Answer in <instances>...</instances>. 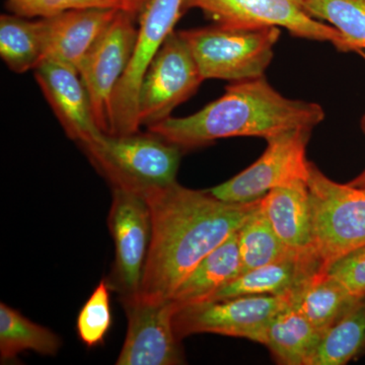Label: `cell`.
Segmentation results:
<instances>
[{"label":"cell","mask_w":365,"mask_h":365,"mask_svg":"<svg viewBox=\"0 0 365 365\" xmlns=\"http://www.w3.org/2000/svg\"><path fill=\"white\" fill-rule=\"evenodd\" d=\"M144 197L150 206L151 237L137 295L153 302L172 299L192 270L237 232L261 201L225 202L208 190L177 182Z\"/></svg>","instance_id":"6da1fadb"},{"label":"cell","mask_w":365,"mask_h":365,"mask_svg":"<svg viewBox=\"0 0 365 365\" xmlns=\"http://www.w3.org/2000/svg\"><path fill=\"white\" fill-rule=\"evenodd\" d=\"M324 118L321 106L284 97L262 76L230 83L222 97L200 111L168 118L148 131L187 151L228 137H263L267 140L294 129L314 130Z\"/></svg>","instance_id":"7a4b0ae2"},{"label":"cell","mask_w":365,"mask_h":365,"mask_svg":"<svg viewBox=\"0 0 365 365\" xmlns=\"http://www.w3.org/2000/svg\"><path fill=\"white\" fill-rule=\"evenodd\" d=\"M91 165L112 189L145 195L176 182L182 151L157 134L102 133L81 145Z\"/></svg>","instance_id":"3957f363"},{"label":"cell","mask_w":365,"mask_h":365,"mask_svg":"<svg viewBox=\"0 0 365 365\" xmlns=\"http://www.w3.org/2000/svg\"><path fill=\"white\" fill-rule=\"evenodd\" d=\"M205 79L241 81L264 76L280 28L235 29L220 25L179 31Z\"/></svg>","instance_id":"277c9868"},{"label":"cell","mask_w":365,"mask_h":365,"mask_svg":"<svg viewBox=\"0 0 365 365\" xmlns=\"http://www.w3.org/2000/svg\"><path fill=\"white\" fill-rule=\"evenodd\" d=\"M309 199L314 247L321 271L365 246V189L331 180L311 163Z\"/></svg>","instance_id":"5b68a950"},{"label":"cell","mask_w":365,"mask_h":365,"mask_svg":"<svg viewBox=\"0 0 365 365\" xmlns=\"http://www.w3.org/2000/svg\"><path fill=\"white\" fill-rule=\"evenodd\" d=\"M187 0H150L139 14L138 32L130 63L113 93L110 112L111 135L140 130L138 93L148 66L186 11Z\"/></svg>","instance_id":"8992f818"},{"label":"cell","mask_w":365,"mask_h":365,"mask_svg":"<svg viewBox=\"0 0 365 365\" xmlns=\"http://www.w3.org/2000/svg\"><path fill=\"white\" fill-rule=\"evenodd\" d=\"M200 9L216 25L235 29L283 28L302 39L332 44L350 52L345 38L332 26L312 18L302 0H187L186 11Z\"/></svg>","instance_id":"52a82bcc"},{"label":"cell","mask_w":365,"mask_h":365,"mask_svg":"<svg viewBox=\"0 0 365 365\" xmlns=\"http://www.w3.org/2000/svg\"><path fill=\"white\" fill-rule=\"evenodd\" d=\"M290 304L289 294L242 295L180 309L174 318L180 340L194 334H218L265 343L272 319Z\"/></svg>","instance_id":"ba28073f"},{"label":"cell","mask_w":365,"mask_h":365,"mask_svg":"<svg viewBox=\"0 0 365 365\" xmlns=\"http://www.w3.org/2000/svg\"><path fill=\"white\" fill-rule=\"evenodd\" d=\"M312 132L294 129L271 137L267 148L253 165L208 191L225 202L247 203L260 200L277 187L307 181L311 162L307 158V146Z\"/></svg>","instance_id":"9c48e42d"},{"label":"cell","mask_w":365,"mask_h":365,"mask_svg":"<svg viewBox=\"0 0 365 365\" xmlns=\"http://www.w3.org/2000/svg\"><path fill=\"white\" fill-rule=\"evenodd\" d=\"M204 81L179 32L165 41L144 74L138 93V120L146 128L172 117Z\"/></svg>","instance_id":"30bf717a"},{"label":"cell","mask_w":365,"mask_h":365,"mask_svg":"<svg viewBox=\"0 0 365 365\" xmlns=\"http://www.w3.org/2000/svg\"><path fill=\"white\" fill-rule=\"evenodd\" d=\"M138 26L120 9L78 67L98 128L109 134L113 93L130 63Z\"/></svg>","instance_id":"8fae6325"},{"label":"cell","mask_w":365,"mask_h":365,"mask_svg":"<svg viewBox=\"0 0 365 365\" xmlns=\"http://www.w3.org/2000/svg\"><path fill=\"white\" fill-rule=\"evenodd\" d=\"M112 191L108 225L114 241L115 261L108 283L120 297H132L139 294L150 248V206L141 194L122 189Z\"/></svg>","instance_id":"7c38bea8"},{"label":"cell","mask_w":365,"mask_h":365,"mask_svg":"<svg viewBox=\"0 0 365 365\" xmlns=\"http://www.w3.org/2000/svg\"><path fill=\"white\" fill-rule=\"evenodd\" d=\"M127 317V333L117 365H178L184 353L174 327L177 309L172 299L120 297Z\"/></svg>","instance_id":"4fadbf2b"},{"label":"cell","mask_w":365,"mask_h":365,"mask_svg":"<svg viewBox=\"0 0 365 365\" xmlns=\"http://www.w3.org/2000/svg\"><path fill=\"white\" fill-rule=\"evenodd\" d=\"M34 71L43 95L68 138L81 146L104 133L96 122L88 91L76 67L45 59Z\"/></svg>","instance_id":"5bb4252c"},{"label":"cell","mask_w":365,"mask_h":365,"mask_svg":"<svg viewBox=\"0 0 365 365\" xmlns=\"http://www.w3.org/2000/svg\"><path fill=\"white\" fill-rule=\"evenodd\" d=\"M119 11L74 9L41 19L44 31V60H58L78 69L91 46Z\"/></svg>","instance_id":"9a60e30c"},{"label":"cell","mask_w":365,"mask_h":365,"mask_svg":"<svg viewBox=\"0 0 365 365\" xmlns=\"http://www.w3.org/2000/svg\"><path fill=\"white\" fill-rule=\"evenodd\" d=\"M260 206L288 249L302 256L317 257L307 181L299 180L271 190L262 197Z\"/></svg>","instance_id":"2e32d148"},{"label":"cell","mask_w":365,"mask_h":365,"mask_svg":"<svg viewBox=\"0 0 365 365\" xmlns=\"http://www.w3.org/2000/svg\"><path fill=\"white\" fill-rule=\"evenodd\" d=\"M241 274L237 232L208 254L177 288L170 299L177 313L184 307L210 302L220 289Z\"/></svg>","instance_id":"e0dca14e"},{"label":"cell","mask_w":365,"mask_h":365,"mask_svg":"<svg viewBox=\"0 0 365 365\" xmlns=\"http://www.w3.org/2000/svg\"><path fill=\"white\" fill-rule=\"evenodd\" d=\"M317 271H321L317 257L292 255L282 260L242 273L220 289L210 302L242 295L288 294Z\"/></svg>","instance_id":"ac0fdd59"},{"label":"cell","mask_w":365,"mask_h":365,"mask_svg":"<svg viewBox=\"0 0 365 365\" xmlns=\"http://www.w3.org/2000/svg\"><path fill=\"white\" fill-rule=\"evenodd\" d=\"M289 299L290 306L324 333L360 299L352 297L329 272L317 271L290 292Z\"/></svg>","instance_id":"d6986e66"},{"label":"cell","mask_w":365,"mask_h":365,"mask_svg":"<svg viewBox=\"0 0 365 365\" xmlns=\"http://www.w3.org/2000/svg\"><path fill=\"white\" fill-rule=\"evenodd\" d=\"M322 335L323 332L289 304L271 322L264 345L277 364L309 365Z\"/></svg>","instance_id":"ffe728a7"},{"label":"cell","mask_w":365,"mask_h":365,"mask_svg":"<svg viewBox=\"0 0 365 365\" xmlns=\"http://www.w3.org/2000/svg\"><path fill=\"white\" fill-rule=\"evenodd\" d=\"M0 56L16 73L35 69L44 60V31L41 19L18 14L0 16Z\"/></svg>","instance_id":"44dd1931"},{"label":"cell","mask_w":365,"mask_h":365,"mask_svg":"<svg viewBox=\"0 0 365 365\" xmlns=\"http://www.w3.org/2000/svg\"><path fill=\"white\" fill-rule=\"evenodd\" d=\"M62 342L50 329L34 323L20 312L0 304V359L2 364L14 361L19 354L34 351L46 356L59 352Z\"/></svg>","instance_id":"7402d4cb"},{"label":"cell","mask_w":365,"mask_h":365,"mask_svg":"<svg viewBox=\"0 0 365 365\" xmlns=\"http://www.w3.org/2000/svg\"><path fill=\"white\" fill-rule=\"evenodd\" d=\"M365 352V297L322 335L309 365H343Z\"/></svg>","instance_id":"603a6c76"},{"label":"cell","mask_w":365,"mask_h":365,"mask_svg":"<svg viewBox=\"0 0 365 365\" xmlns=\"http://www.w3.org/2000/svg\"><path fill=\"white\" fill-rule=\"evenodd\" d=\"M237 241L242 273L297 254L281 242L260 205L237 230Z\"/></svg>","instance_id":"cb8c5ba5"},{"label":"cell","mask_w":365,"mask_h":365,"mask_svg":"<svg viewBox=\"0 0 365 365\" xmlns=\"http://www.w3.org/2000/svg\"><path fill=\"white\" fill-rule=\"evenodd\" d=\"M312 18L335 28L350 52L365 51V0H302Z\"/></svg>","instance_id":"d4e9b609"},{"label":"cell","mask_w":365,"mask_h":365,"mask_svg":"<svg viewBox=\"0 0 365 365\" xmlns=\"http://www.w3.org/2000/svg\"><path fill=\"white\" fill-rule=\"evenodd\" d=\"M107 279H102L81 307L76 321L79 339L88 347L104 344L112 326L111 299Z\"/></svg>","instance_id":"484cf974"},{"label":"cell","mask_w":365,"mask_h":365,"mask_svg":"<svg viewBox=\"0 0 365 365\" xmlns=\"http://www.w3.org/2000/svg\"><path fill=\"white\" fill-rule=\"evenodd\" d=\"M9 11L25 18H50L66 11L85 9H119V0H6Z\"/></svg>","instance_id":"4316f807"},{"label":"cell","mask_w":365,"mask_h":365,"mask_svg":"<svg viewBox=\"0 0 365 365\" xmlns=\"http://www.w3.org/2000/svg\"><path fill=\"white\" fill-rule=\"evenodd\" d=\"M329 274L352 297H365V246L335 262Z\"/></svg>","instance_id":"83f0119b"},{"label":"cell","mask_w":365,"mask_h":365,"mask_svg":"<svg viewBox=\"0 0 365 365\" xmlns=\"http://www.w3.org/2000/svg\"><path fill=\"white\" fill-rule=\"evenodd\" d=\"M148 1L150 0H119L122 11L132 14L135 18L139 16Z\"/></svg>","instance_id":"f1b7e54d"},{"label":"cell","mask_w":365,"mask_h":365,"mask_svg":"<svg viewBox=\"0 0 365 365\" xmlns=\"http://www.w3.org/2000/svg\"><path fill=\"white\" fill-rule=\"evenodd\" d=\"M359 54L360 55V56L362 57V58L365 60L364 50H362V51L359 52ZM361 128L365 134V114L364 115V117H362L361 119ZM348 184L351 185V186L357 187V188L365 189V169L364 172H362L361 174L359 175V176H357L356 178H355V179H353L352 181H350L349 182H348Z\"/></svg>","instance_id":"f546056e"}]
</instances>
